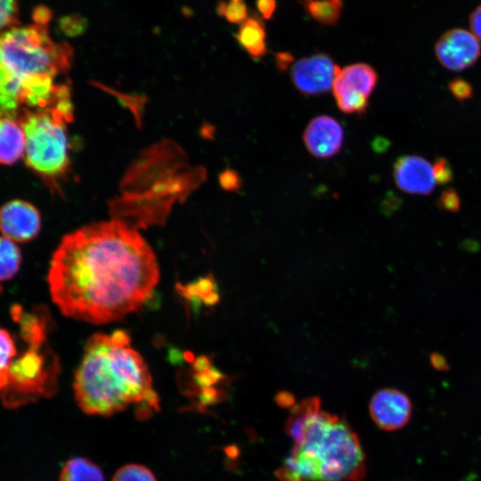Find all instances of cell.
<instances>
[{
	"mask_svg": "<svg viewBox=\"0 0 481 481\" xmlns=\"http://www.w3.org/2000/svg\"><path fill=\"white\" fill-rule=\"evenodd\" d=\"M159 280L151 247L138 230L116 218L65 235L47 274L52 300L61 314L96 325L138 310Z\"/></svg>",
	"mask_w": 481,
	"mask_h": 481,
	"instance_id": "obj_1",
	"label": "cell"
},
{
	"mask_svg": "<svg viewBox=\"0 0 481 481\" xmlns=\"http://www.w3.org/2000/svg\"><path fill=\"white\" fill-rule=\"evenodd\" d=\"M73 50L51 39L47 26H15L0 33V116L54 108L69 96L54 77L71 66Z\"/></svg>",
	"mask_w": 481,
	"mask_h": 481,
	"instance_id": "obj_2",
	"label": "cell"
},
{
	"mask_svg": "<svg viewBox=\"0 0 481 481\" xmlns=\"http://www.w3.org/2000/svg\"><path fill=\"white\" fill-rule=\"evenodd\" d=\"M318 397L292 409L286 431L295 444L276 472L280 481H360L364 454L356 434L338 416L320 410Z\"/></svg>",
	"mask_w": 481,
	"mask_h": 481,
	"instance_id": "obj_3",
	"label": "cell"
},
{
	"mask_svg": "<svg viewBox=\"0 0 481 481\" xmlns=\"http://www.w3.org/2000/svg\"><path fill=\"white\" fill-rule=\"evenodd\" d=\"M76 402L89 415L110 416L137 404L139 414L159 410L143 357L111 335L96 333L85 345L74 377Z\"/></svg>",
	"mask_w": 481,
	"mask_h": 481,
	"instance_id": "obj_4",
	"label": "cell"
},
{
	"mask_svg": "<svg viewBox=\"0 0 481 481\" xmlns=\"http://www.w3.org/2000/svg\"><path fill=\"white\" fill-rule=\"evenodd\" d=\"M12 314L28 346L20 357L12 360L7 385L0 395L7 407H17L53 395L57 389L60 364L47 345L46 312L29 314L16 306Z\"/></svg>",
	"mask_w": 481,
	"mask_h": 481,
	"instance_id": "obj_5",
	"label": "cell"
},
{
	"mask_svg": "<svg viewBox=\"0 0 481 481\" xmlns=\"http://www.w3.org/2000/svg\"><path fill=\"white\" fill-rule=\"evenodd\" d=\"M14 119L25 134L24 159L51 189L68 173L69 159L66 125L73 118L56 108L20 110Z\"/></svg>",
	"mask_w": 481,
	"mask_h": 481,
	"instance_id": "obj_6",
	"label": "cell"
},
{
	"mask_svg": "<svg viewBox=\"0 0 481 481\" xmlns=\"http://www.w3.org/2000/svg\"><path fill=\"white\" fill-rule=\"evenodd\" d=\"M338 71L329 55L317 53L296 61L290 69V79L301 94L314 96L332 89Z\"/></svg>",
	"mask_w": 481,
	"mask_h": 481,
	"instance_id": "obj_7",
	"label": "cell"
},
{
	"mask_svg": "<svg viewBox=\"0 0 481 481\" xmlns=\"http://www.w3.org/2000/svg\"><path fill=\"white\" fill-rule=\"evenodd\" d=\"M435 53L443 67L459 71L469 68L479 59L481 47L472 32L454 28L441 35L435 45Z\"/></svg>",
	"mask_w": 481,
	"mask_h": 481,
	"instance_id": "obj_8",
	"label": "cell"
},
{
	"mask_svg": "<svg viewBox=\"0 0 481 481\" xmlns=\"http://www.w3.org/2000/svg\"><path fill=\"white\" fill-rule=\"evenodd\" d=\"M369 410L371 419L380 428L393 431L409 422L412 406L404 393L394 388H384L372 396Z\"/></svg>",
	"mask_w": 481,
	"mask_h": 481,
	"instance_id": "obj_9",
	"label": "cell"
},
{
	"mask_svg": "<svg viewBox=\"0 0 481 481\" xmlns=\"http://www.w3.org/2000/svg\"><path fill=\"white\" fill-rule=\"evenodd\" d=\"M40 228V214L29 202L14 200L0 208V231L7 239L29 241L38 234Z\"/></svg>",
	"mask_w": 481,
	"mask_h": 481,
	"instance_id": "obj_10",
	"label": "cell"
},
{
	"mask_svg": "<svg viewBox=\"0 0 481 481\" xmlns=\"http://www.w3.org/2000/svg\"><path fill=\"white\" fill-rule=\"evenodd\" d=\"M393 175L401 191L413 195H428L437 183L433 165L416 155H405L397 159Z\"/></svg>",
	"mask_w": 481,
	"mask_h": 481,
	"instance_id": "obj_11",
	"label": "cell"
},
{
	"mask_svg": "<svg viewBox=\"0 0 481 481\" xmlns=\"http://www.w3.org/2000/svg\"><path fill=\"white\" fill-rule=\"evenodd\" d=\"M304 143L308 151L321 159L337 154L343 144L344 130L332 117L322 115L313 118L305 129Z\"/></svg>",
	"mask_w": 481,
	"mask_h": 481,
	"instance_id": "obj_12",
	"label": "cell"
},
{
	"mask_svg": "<svg viewBox=\"0 0 481 481\" xmlns=\"http://www.w3.org/2000/svg\"><path fill=\"white\" fill-rule=\"evenodd\" d=\"M378 83V74L369 64L359 62L339 69L332 90H346L363 94L368 98Z\"/></svg>",
	"mask_w": 481,
	"mask_h": 481,
	"instance_id": "obj_13",
	"label": "cell"
},
{
	"mask_svg": "<svg viewBox=\"0 0 481 481\" xmlns=\"http://www.w3.org/2000/svg\"><path fill=\"white\" fill-rule=\"evenodd\" d=\"M25 151V134L20 123L12 118L0 116V163L12 165Z\"/></svg>",
	"mask_w": 481,
	"mask_h": 481,
	"instance_id": "obj_14",
	"label": "cell"
},
{
	"mask_svg": "<svg viewBox=\"0 0 481 481\" xmlns=\"http://www.w3.org/2000/svg\"><path fill=\"white\" fill-rule=\"evenodd\" d=\"M240 45L253 59H261L267 52L265 26L257 13L252 12L242 23L235 35Z\"/></svg>",
	"mask_w": 481,
	"mask_h": 481,
	"instance_id": "obj_15",
	"label": "cell"
},
{
	"mask_svg": "<svg viewBox=\"0 0 481 481\" xmlns=\"http://www.w3.org/2000/svg\"><path fill=\"white\" fill-rule=\"evenodd\" d=\"M59 481H104V475L92 461L76 457L65 463Z\"/></svg>",
	"mask_w": 481,
	"mask_h": 481,
	"instance_id": "obj_16",
	"label": "cell"
},
{
	"mask_svg": "<svg viewBox=\"0 0 481 481\" xmlns=\"http://www.w3.org/2000/svg\"><path fill=\"white\" fill-rule=\"evenodd\" d=\"M308 14L318 22L333 26L340 18L343 0H301Z\"/></svg>",
	"mask_w": 481,
	"mask_h": 481,
	"instance_id": "obj_17",
	"label": "cell"
},
{
	"mask_svg": "<svg viewBox=\"0 0 481 481\" xmlns=\"http://www.w3.org/2000/svg\"><path fill=\"white\" fill-rule=\"evenodd\" d=\"M21 254L16 244L3 236L0 237V281L12 278L19 271Z\"/></svg>",
	"mask_w": 481,
	"mask_h": 481,
	"instance_id": "obj_18",
	"label": "cell"
},
{
	"mask_svg": "<svg viewBox=\"0 0 481 481\" xmlns=\"http://www.w3.org/2000/svg\"><path fill=\"white\" fill-rule=\"evenodd\" d=\"M332 93L342 112L360 115L366 111L369 98L363 94L346 90H332Z\"/></svg>",
	"mask_w": 481,
	"mask_h": 481,
	"instance_id": "obj_19",
	"label": "cell"
},
{
	"mask_svg": "<svg viewBox=\"0 0 481 481\" xmlns=\"http://www.w3.org/2000/svg\"><path fill=\"white\" fill-rule=\"evenodd\" d=\"M16 355V346L11 334L0 328V393L7 385L9 369Z\"/></svg>",
	"mask_w": 481,
	"mask_h": 481,
	"instance_id": "obj_20",
	"label": "cell"
},
{
	"mask_svg": "<svg viewBox=\"0 0 481 481\" xmlns=\"http://www.w3.org/2000/svg\"><path fill=\"white\" fill-rule=\"evenodd\" d=\"M186 294L201 298L206 304L213 305L218 301L216 286L212 276H207L199 280L196 283L184 288Z\"/></svg>",
	"mask_w": 481,
	"mask_h": 481,
	"instance_id": "obj_21",
	"label": "cell"
},
{
	"mask_svg": "<svg viewBox=\"0 0 481 481\" xmlns=\"http://www.w3.org/2000/svg\"><path fill=\"white\" fill-rule=\"evenodd\" d=\"M112 481H157V479L148 468L139 464H127L118 469Z\"/></svg>",
	"mask_w": 481,
	"mask_h": 481,
	"instance_id": "obj_22",
	"label": "cell"
},
{
	"mask_svg": "<svg viewBox=\"0 0 481 481\" xmlns=\"http://www.w3.org/2000/svg\"><path fill=\"white\" fill-rule=\"evenodd\" d=\"M217 13L224 16L228 21L237 24L242 23L249 17L246 4L235 0H230L229 3L219 2Z\"/></svg>",
	"mask_w": 481,
	"mask_h": 481,
	"instance_id": "obj_23",
	"label": "cell"
},
{
	"mask_svg": "<svg viewBox=\"0 0 481 481\" xmlns=\"http://www.w3.org/2000/svg\"><path fill=\"white\" fill-rule=\"evenodd\" d=\"M19 24L18 0H0V30Z\"/></svg>",
	"mask_w": 481,
	"mask_h": 481,
	"instance_id": "obj_24",
	"label": "cell"
},
{
	"mask_svg": "<svg viewBox=\"0 0 481 481\" xmlns=\"http://www.w3.org/2000/svg\"><path fill=\"white\" fill-rule=\"evenodd\" d=\"M60 29L69 37L81 35L86 28V21L79 15L72 14L63 17L59 21Z\"/></svg>",
	"mask_w": 481,
	"mask_h": 481,
	"instance_id": "obj_25",
	"label": "cell"
},
{
	"mask_svg": "<svg viewBox=\"0 0 481 481\" xmlns=\"http://www.w3.org/2000/svg\"><path fill=\"white\" fill-rule=\"evenodd\" d=\"M433 167L435 176L438 184H444L452 181V171L446 159H437Z\"/></svg>",
	"mask_w": 481,
	"mask_h": 481,
	"instance_id": "obj_26",
	"label": "cell"
},
{
	"mask_svg": "<svg viewBox=\"0 0 481 481\" xmlns=\"http://www.w3.org/2000/svg\"><path fill=\"white\" fill-rule=\"evenodd\" d=\"M220 183L224 190L238 191L241 185V180L238 173L226 169L219 176Z\"/></svg>",
	"mask_w": 481,
	"mask_h": 481,
	"instance_id": "obj_27",
	"label": "cell"
},
{
	"mask_svg": "<svg viewBox=\"0 0 481 481\" xmlns=\"http://www.w3.org/2000/svg\"><path fill=\"white\" fill-rule=\"evenodd\" d=\"M449 89L459 100H465L471 96L472 94V87L465 80L461 78H456L452 80L449 84Z\"/></svg>",
	"mask_w": 481,
	"mask_h": 481,
	"instance_id": "obj_28",
	"label": "cell"
},
{
	"mask_svg": "<svg viewBox=\"0 0 481 481\" xmlns=\"http://www.w3.org/2000/svg\"><path fill=\"white\" fill-rule=\"evenodd\" d=\"M439 203L444 208L450 211L458 210L460 208L458 195L452 190L443 192Z\"/></svg>",
	"mask_w": 481,
	"mask_h": 481,
	"instance_id": "obj_29",
	"label": "cell"
},
{
	"mask_svg": "<svg viewBox=\"0 0 481 481\" xmlns=\"http://www.w3.org/2000/svg\"><path fill=\"white\" fill-rule=\"evenodd\" d=\"M469 21L471 32L477 39L481 40V4L470 13Z\"/></svg>",
	"mask_w": 481,
	"mask_h": 481,
	"instance_id": "obj_30",
	"label": "cell"
},
{
	"mask_svg": "<svg viewBox=\"0 0 481 481\" xmlns=\"http://www.w3.org/2000/svg\"><path fill=\"white\" fill-rule=\"evenodd\" d=\"M52 11L44 5L37 6L33 12V20L36 24L47 26L52 18Z\"/></svg>",
	"mask_w": 481,
	"mask_h": 481,
	"instance_id": "obj_31",
	"label": "cell"
},
{
	"mask_svg": "<svg viewBox=\"0 0 481 481\" xmlns=\"http://www.w3.org/2000/svg\"><path fill=\"white\" fill-rule=\"evenodd\" d=\"M257 7L262 18L269 20L273 15L276 9L275 0H257Z\"/></svg>",
	"mask_w": 481,
	"mask_h": 481,
	"instance_id": "obj_32",
	"label": "cell"
},
{
	"mask_svg": "<svg viewBox=\"0 0 481 481\" xmlns=\"http://www.w3.org/2000/svg\"><path fill=\"white\" fill-rule=\"evenodd\" d=\"M430 362L432 366L438 371H447L449 369L446 359L440 354L433 353L430 355Z\"/></svg>",
	"mask_w": 481,
	"mask_h": 481,
	"instance_id": "obj_33",
	"label": "cell"
},
{
	"mask_svg": "<svg viewBox=\"0 0 481 481\" xmlns=\"http://www.w3.org/2000/svg\"><path fill=\"white\" fill-rule=\"evenodd\" d=\"M292 61L293 58L290 53H280L276 55L277 67L281 70L286 69Z\"/></svg>",
	"mask_w": 481,
	"mask_h": 481,
	"instance_id": "obj_34",
	"label": "cell"
},
{
	"mask_svg": "<svg viewBox=\"0 0 481 481\" xmlns=\"http://www.w3.org/2000/svg\"><path fill=\"white\" fill-rule=\"evenodd\" d=\"M292 401V395H289L288 393H281L280 395L277 396V402L282 406H284L285 404L289 405V403H291Z\"/></svg>",
	"mask_w": 481,
	"mask_h": 481,
	"instance_id": "obj_35",
	"label": "cell"
},
{
	"mask_svg": "<svg viewBox=\"0 0 481 481\" xmlns=\"http://www.w3.org/2000/svg\"><path fill=\"white\" fill-rule=\"evenodd\" d=\"M235 1H240V2H243V0H235Z\"/></svg>",
	"mask_w": 481,
	"mask_h": 481,
	"instance_id": "obj_36",
	"label": "cell"
},
{
	"mask_svg": "<svg viewBox=\"0 0 481 481\" xmlns=\"http://www.w3.org/2000/svg\"><path fill=\"white\" fill-rule=\"evenodd\" d=\"M1 289H2V287L0 286V291H1Z\"/></svg>",
	"mask_w": 481,
	"mask_h": 481,
	"instance_id": "obj_37",
	"label": "cell"
}]
</instances>
